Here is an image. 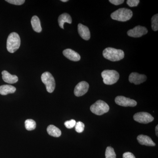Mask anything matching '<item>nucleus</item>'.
Segmentation results:
<instances>
[{
	"mask_svg": "<svg viewBox=\"0 0 158 158\" xmlns=\"http://www.w3.org/2000/svg\"><path fill=\"white\" fill-rule=\"evenodd\" d=\"M103 56L105 59L112 62H116L123 59L124 53L122 50L107 48L104 50Z\"/></svg>",
	"mask_w": 158,
	"mask_h": 158,
	"instance_id": "obj_1",
	"label": "nucleus"
},
{
	"mask_svg": "<svg viewBox=\"0 0 158 158\" xmlns=\"http://www.w3.org/2000/svg\"><path fill=\"white\" fill-rule=\"evenodd\" d=\"M132 15L131 10L127 8H121L113 12L111 15V17L115 20L126 22L131 19Z\"/></svg>",
	"mask_w": 158,
	"mask_h": 158,
	"instance_id": "obj_2",
	"label": "nucleus"
},
{
	"mask_svg": "<svg viewBox=\"0 0 158 158\" xmlns=\"http://www.w3.org/2000/svg\"><path fill=\"white\" fill-rule=\"evenodd\" d=\"M20 43V38L19 34L15 32L11 33L7 39V50L13 53L19 48Z\"/></svg>",
	"mask_w": 158,
	"mask_h": 158,
	"instance_id": "obj_3",
	"label": "nucleus"
},
{
	"mask_svg": "<svg viewBox=\"0 0 158 158\" xmlns=\"http://www.w3.org/2000/svg\"><path fill=\"white\" fill-rule=\"evenodd\" d=\"M104 83L107 85H112L118 81L119 78L118 73L114 70H105L102 73Z\"/></svg>",
	"mask_w": 158,
	"mask_h": 158,
	"instance_id": "obj_4",
	"label": "nucleus"
},
{
	"mask_svg": "<svg viewBox=\"0 0 158 158\" xmlns=\"http://www.w3.org/2000/svg\"><path fill=\"white\" fill-rule=\"evenodd\" d=\"M90 110L94 114L101 116L107 113L110 110V107L106 102L99 100L91 105Z\"/></svg>",
	"mask_w": 158,
	"mask_h": 158,
	"instance_id": "obj_5",
	"label": "nucleus"
},
{
	"mask_svg": "<svg viewBox=\"0 0 158 158\" xmlns=\"http://www.w3.org/2000/svg\"><path fill=\"white\" fill-rule=\"evenodd\" d=\"M41 79L43 83L45 85L48 92L50 93L53 92L56 87V82L52 74L48 72H46L42 74Z\"/></svg>",
	"mask_w": 158,
	"mask_h": 158,
	"instance_id": "obj_6",
	"label": "nucleus"
},
{
	"mask_svg": "<svg viewBox=\"0 0 158 158\" xmlns=\"http://www.w3.org/2000/svg\"><path fill=\"white\" fill-rule=\"evenodd\" d=\"M134 119L139 123L147 124L152 122L154 120V117L146 112H139L134 115Z\"/></svg>",
	"mask_w": 158,
	"mask_h": 158,
	"instance_id": "obj_7",
	"label": "nucleus"
},
{
	"mask_svg": "<svg viewBox=\"0 0 158 158\" xmlns=\"http://www.w3.org/2000/svg\"><path fill=\"white\" fill-rule=\"evenodd\" d=\"M115 102L116 104L124 107H135L137 104V102L134 100L122 96L116 97Z\"/></svg>",
	"mask_w": 158,
	"mask_h": 158,
	"instance_id": "obj_8",
	"label": "nucleus"
},
{
	"mask_svg": "<svg viewBox=\"0 0 158 158\" xmlns=\"http://www.w3.org/2000/svg\"><path fill=\"white\" fill-rule=\"evenodd\" d=\"M147 29L141 26H136L133 29L127 31V34L130 37H140L147 34Z\"/></svg>",
	"mask_w": 158,
	"mask_h": 158,
	"instance_id": "obj_9",
	"label": "nucleus"
},
{
	"mask_svg": "<svg viewBox=\"0 0 158 158\" xmlns=\"http://www.w3.org/2000/svg\"><path fill=\"white\" fill-rule=\"evenodd\" d=\"M89 85L87 82L81 81L79 83L75 88L74 93L75 96H83L88 92Z\"/></svg>",
	"mask_w": 158,
	"mask_h": 158,
	"instance_id": "obj_10",
	"label": "nucleus"
},
{
	"mask_svg": "<svg viewBox=\"0 0 158 158\" xmlns=\"http://www.w3.org/2000/svg\"><path fill=\"white\" fill-rule=\"evenodd\" d=\"M147 80V77L145 75L140 74L137 73H132L129 77V81L131 83H134L136 85H140Z\"/></svg>",
	"mask_w": 158,
	"mask_h": 158,
	"instance_id": "obj_11",
	"label": "nucleus"
},
{
	"mask_svg": "<svg viewBox=\"0 0 158 158\" xmlns=\"http://www.w3.org/2000/svg\"><path fill=\"white\" fill-rule=\"evenodd\" d=\"M63 54L67 59L74 62H77L81 59L80 55L71 49H66L63 51Z\"/></svg>",
	"mask_w": 158,
	"mask_h": 158,
	"instance_id": "obj_12",
	"label": "nucleus"
},
{
	"mask_svg": "<svg viewBox=\"0 0 158 158\" xmlns=\"http://www.w3.org/2000/svg\"><path fill=\"white\" fill-rule=\"evenodd\" d=\"M78 31L79 35L83 39L88 40L90 39V30L88 27L82 24H79L78 25Z\"/></svg>",
	"mask_w": 158,
	"mask_h": 158,
	"instance_id": "obj_13",
	"label": "nucleus"
},
{
	"mask_svg": "<svg viewBox=\"0 0 158 158\" xmlns=\"http://www.w3.org/2000/svg\"><path fill=\"white\" fill-rule=\"evenodd\" d=\"M137 140L139 144L141 145L148 146H154L156 145L155 143L153 141L152 139L147 135H139L137 137Z\"/></svg>",
	"mask_w": 158,
	"mask_h": 158,
	"instance_id": "obj_14",
	"label": "nucleus"
},
{
	"mask_svg": "<svg viewBox=\"0 0 158 158\" xmlns=\"http://www.w3.org/2000/svg\"><path fill=\"white\" fill-rule=\"evenodd\" d=\"M3 81L9 84H14L18 81V77L16 75H13L6 70L2 72Z\"/></svg>",
	"mask_w": 158,
	"mask_h": 158,
	"instance_id": "obj_15",
	"label": "nucleus"
},
{
	"mask_svg": "<svg viewBox=\"0 0 158 158\" xmlns=\"http://www.w3.org/2000/svg\"><path fill=\"white\" fill-rule=\"evenodd\" d=\"M72 22V19L70 15L68 13H64L59 16L58 18V23L59 27L62 29H64V24L65 23L71 24Z\"/></svg>",
	"mask_w": 158,
	"mask_h": 158,
	"instance_id": "obj_16",
	"label": "nucleus"
},
{
	"mask_svg": "<svg viewBox=\"0 0 158 158\" xmlns=\"http://www.w3.org/2000/svg\"><path fill=\"white\" fill-rule=\"evenodd\" d=\"M16 91V88L10 85H3L0 86V94L6 95L9 94H13Z\"/></svg>",
	"mask_w": 158,
	"mask_h": 158,
	"instance_id": "obj_17",
	"label": "nucleus"
},
{
	"mask_svg": "<svg viewBox=\"0 0 158 158\" xmlns=\"http://www.w3.org/2000/svg\"><path fill=\"white\" fill-rule=\"evenodd\" d=\"M31 23L32 28L35 32L40 33L42 31V28L40 25V22L39 18L36 15L33 16L31 20Z\"/></svg>",
	"mask_w": 158,
	"mask_h": 158,
	"instance_id": "obj_18",
	"label": "nucleus"
},
{
	"mask_svg": "<svg viewBox=\"0 0 158 158\" xmlns=\"http://www.w3.org/2000/svg\"><path fill=\"white\" fill-rule=\"evenodd\" d=\"M47 132L49 135L54 137H59L61 135L62 132L59 128L53 125L48 126L47 128Z\"/></svg>",
	"mask_w": 158,
	"mask_h": 158,
	"instance_id": "obj_19",
	"label": "nucleus"
},
{
	"mask_svg": "<svg viewBox=\"0 0 158 158\" xmlns=\"http://www.w3.org/2000/svg\"><path fill=\"white\" fill-rule=\"evenodd\" d=\"M26 129L28 131H32L36 128V123L34 120L32 119H27L25 122Z\"/></svg>",
	"mask_w": 158,
	"mask_h": 158,
	"instance_id": "obj_20",
	"label": "nucleus"
},
{
	"mask_svg": "<svg viewBox=\"0 0 158 158\" xmlns=\"http://www.w3.org/2000/svg\"><path fill=\"white\" fill-rule=\"evenodd\" d=\"M106 158H116V154L113 148L108 147L105 153Z\"/></svg>",
	"mask_w": 158,
	"mask_h": 158,
	"instance_id": "obj_21",
	"label": "nucleus"
},
{
	"mask_svg": "<svg viewBox=\"0 0 158 158\" xmlns=\"http://www.w3.org/2000/svg\"><path fill=\"white\" fill-rule=\"evenodd\" d=\"M152 28L154 31H156L158 30V15H155L151 19Z\"/></svg>",
	"mask_w": 158,
	"mask_h": 158,
	"instance_id": "obj_22",
	"label": "nucleus"
},
{
	"mask_svg": "<svg viewBox=\"0 0 158 158\" xmlns=\"http://www.w3.org/2000/svg\"><path fill=\"white\" fill-rule=\"evenodd\" d=\"M75 131L77 132L81 133L83 132L85 129V125L82 122L79 121L76 123L75 125Z\"/></svg>",
	"mask_w": 158,
	"mask_h": 158,
	"instance_id": "obj_23",
	"label": "nucleus"
},
{
	"mask_svg": "<svg viewBox=\"0 0 158 158\" xmlns=\"http://www.w3.org/2000/svg\"><path fill=\"white\" fill-rule=\"evenodd\" d=\"M76 123V121L74 119H71L70 120L65 121L64 125L67 128L71 129L75 126Z\"/></svg>",
	"mask_w": 158,
	"mask_h": 158,
	"instance_id": "obj_24",
	"label": "nucleus"
},
{
	"mask_svg": "<svg viewBox=\"0 0 158 158\" xmlns=\"http://www.w3.org/2000/svg\"><path fill=\"white\" fill-rule=\"evenodd\" d=\"M6 2L13 5L20 6V5H23L25 2V0H6Z\"/></svg>",
	"mask_w": 158,
	"mask_h": 158,
	"instance_id": "obj_25",
	"label": "nucleus"
},
{
	"mask_svg": "<svg viewBox=\"0 0 158 158\" xmlns=\"http://www.w3.org/2000/svg\"><path fill=\"white\" fill-rule=\"evenodd\" d=\"M139 2H140L139 0H128L127 2V5L131 7H136L138 6Z\"/></svg>",
	"mask_w": 158,
	"mask_h": 158,
	"instance_id": "obj_26",
	"label": "nucleus"
},
{
	"mask_svg": "<svg viewBox=\"0 0 158 158\" xmlns=\"http://www.w3.org/2000/svg\"><path fill=\"white\" fill-rule=\"evenodd\" d=\"M109 2L113 5L118 6V5H121L122 3L124 2V1L123 0H110Z\"/></svg>",
	"mask_w": 158,
	"mask_h": 158,
	"instance_id": "obj_27",
	"label": "nucleus"
},
{
	"mask_svg": "<svg viewBox=\"0 0 158 158\" xmlns=\"http://www.w3.org/2000/svg\"><path fill=\"white\" fill-rule=\"evenodd\" d=\"M123 158H136L133 153L130 152L124 153L123 156Z\"/></svg>",
	"mask_w": 158,
	"mask_h": 158,
	"instance_id": "obj_28",
	"label": "nucleus"
},
{
	"mask_svg": "<svg viewBox=\"0 0 158 158\" xmlns=\"http://www.w3.org/2000/svg\"><path fill=\"white\" fill-rule=\"evenodd\" d=\"M158 126L157 125L156 127V136L158 137Z\"/></svg>",
	"mask_w": 158,
	"mask_h": 158,
	"instance_id": "obj_29",
	"label": "nucleus"
},
{
	"mask_svg": "<svg viewBox=\"0 0 158 158\" xmlns=\"http://www.w3.org/2000/svg\"><path fill=\"white\" fill-rule=\"evenodd\" d=\"M61 1L63 2H68V0H61Z\"/></svg>",
	"mask_w": 158,
	"mask_h": 158,
	"instance_id": "obj_30",
	"label": "nucleus"
}]
</instances>
